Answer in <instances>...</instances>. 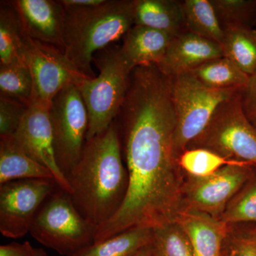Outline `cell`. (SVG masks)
<instances>
[{
  "mask_svg": "<svg viewBox=\"0 0 256 256\" xmlns=\"http://www.w3.org/2000/svg\"><path fill=\"white\" fill-rule=\"evenodd\" d=\"M66 178L74 205L96 228L117 213L127 193L128 174L114 121L86 141L80 160Z\"/></svg>",
  "mask_w": 256,
  "mask_h": 256,
  "instance_id": "cell-1",
  "label": "cell"
},
{
  "mask_svg": "<svg viewBox=\"0 0 256 256\" xmlns=\"http://www.w3.org/2000/svg\"><path fill=\"white\" fill-rule=\"evenodd\" d=\"M64 6V54L78 72L94 78V55L124 38L134 26V0H106L88 8Z\"/></svg>",
  "mask_w": 256,
  "mask_h": 256,
  "instance_id": "cell-2",
  "label": "cell"
},
{
  "mask_svg": "<svg viewBox=\"0 0 256 256\" xmlns=\"http://www.w3.org/2000/svg\"><path fill=\"white\" fill-rule=\"evenodd\" d=\"M92 63L99 75L77 86L88 114L86 141L106 130L117 118L126 99L133 67L120 46L111 44L99 50Z\"/></svg>",
  "mask_w": 256,
  "mask_h": 256,
  "instance_id": "cell-3",
  "label": "cell"
},
{
  "mask_svg": "<svg viewBox=\"0 0 256 256\" xmlns=\"http://www.w3.org/2000/svg\"><path fill=\"white\" fill-rule=\"evenodd\" d=\"M96 230L68 192L57 186L37 210L30 233L44 246L68 256L94 244Z\"/></svg>",
  "mask_w": 256,
  "mask_h": 256,
  "instance_id": "cell-4",
  "label": "cell"
},
{
  "mask_svg": "<svg viewBox=\"0 0 256 256\" xmlns=\"http://www.w3.org/2000/svg\"><path fill=\"white\" fill-rule=\"evenodd\" d=\"M195 148L256 168V128L242 108L240 90L220 104L204 130L186 150Z\"/></svg>",
  "mask_w": 256,
  "mask_h": 256,
  "instance_id": "cell-5",
  "label": "cell"
},
{
  "mask_svg": "<svg viewBox=\"0 0 256 256\" xmlns=\"http://www.w3.org/2000/svg\"><path fill=\"white\" fill-rule=\"evenodd\" d=\"M168 78L176 116L174 150L178 160L188 144L204 130L220 104L239 90L210 88L190 72Z\"/></svg>",
  "mask_w": 256,
  "mask_h": 256,
  "instance_id": "cell-6",
  "label": "cell"
},
{
  "mask_svg": "<svg viewBox=\"0 0 256 256\" xmlns=\"http://www.w3.org/2000/svg\"><path fill=\"white\" fill-rule=\"evenodd\" d=\"M50 116L56 160L66 178L82 156L88 128L86 107L76 86L66 87L55 96Z\"/></svg>",
  "mask_w": 256,
  "mask_h": 256,
  "instance_id": "cell-7",
  "label": "cell"
},
{
  "mask_svg": "<svg viewBox=\"0 0 256 256\" xmlns=\"http://www.w3.org/2000/svg\"><path fill=\"white\" fill-rule=\"evenodd\" d=\"M22 57L30 69L33 82L32 102L46 108L50 109L55 96L66 87L77 86L84 79L90 78L78 72L63 50L34 40L24 32Z\"/></svg>",
  "mask_w": 256,
  "mask_h": 256,
  "instance_id": "cell-8",
  "label": "cell"
},
{
  "mask_svg": "<svg viewBox=\"0 0 256 256\" xmlns=\"http://www.w3.org/2000/svg\"><path fill=\"white\" fill-rule=\"evenodd\" d=\"M252 165H228L204 178L188 176L182 188V208L220 218L229 202L252 178Z\"/></svg>",
  "mask_w": 256,
  "mask_h": 256,
  "instance_id": "cell-9",
  "label": "cell"
},
{
  "mask_svg": "<svg viewBox=\"0 0 256 256\" xmlns=\"http://www.w3.org/2000/svg\"><path fill=\"white\" fill-rule=\"evenodd\" d=\"M58 186L52 180H18L0 184V232L10 238L30 233L46 197Z\"/></svg>",
  "mask_w": 256,
  "mask_h": 256,
  "instance_id": "cell-10",
  "label": "cell"
},
{
  "mask_svg": "<svg viewBox=\"0 0 256 256\" xmlns=\"http://www.w3.org/2000/svg\"><path fill=\"white\" fill-rule=\"evenodd\" d=\"M8 138L26 156L48 168L58 186L70 194L68 180L56 160L50 109L32 102L16 132Z\"/></svg>",
  "mask_w": 256,
  "mask_h": 256,
  "instance_id": "cell-11",
  "label": "cell"
},
{
  "mask_svg": "<svg viewBox=\"0 0 256 256\" xmlns=\"http://www.w3.org/2000/svg\"><path fill=\"white\" fill-rule=\"evenodd\" d=\"M28 36L64 52V6L54 0L10 1Z\"/></svg>",
  "mask_w": 256,
  "mask_h": 256,
  "instance_id": "cell-12",
  "label": "cell"
},
{
  "mask_svg": "<svg viewBox=\"0 0 256 256\" xmlns=\"http://www.w3.org/2000/svg\"><path fill=\"white\" fill-rule=\"evenodd\" d=\"M222 46L190 32L174 37L156 66L166 76L188 73L208 60L223 56Z\"/></svg>",
  "mask_w": 256,
  "mask_h": 256,
  "instance_id": "cell-13",
  "label": "cell"
},
{
  "mask_svg": "<svg viewBox=\"0 0 256 256\" xmlns=\"http://www.w3.org/2000/svg\"><path fill=\"white\" fill-rule=\"evenodd\" d=\"M174 222L186 234L194 256H223L230 225L208 214L188 208H182Z\"/></svg>",
  "mask_w": 256,
  "mask_h": 256,
  "instance_id": "cell-14",
  "label": "cell"
},
{
  "mask_svg": "<svg viewBox=\"0 0 256 256\" xmlns=\"http://www.w3.org/2000/svg\"><path fill=\"white\" fill-rule=\"evenodd\" d=\"M174 37L168 34L134 25L124 36L121 52L133 68L158 65Z\"/></svg>",
  "mask_w": 256,
  "mask_h": 256,
  "instance_id": "cell-15",
  "label": "cell"
},
{
  "mask_svg": "<svg viewBox=\"0 0 256 256\" xmlns=\"http://www.w3.org/2000/svg\"><path fill=\"white\" fill-rule=\"evenodd\" d=\"M134 25L173 37L188 32L182 1L176 0H134Z\"/></svg>",
  "mask_w": 256,
  "mask_h": 256,
  "instance_id": "cell-16",
  "label": "cell"
},
{
  "mask_svg": "<svg viewBox=\"0 0 256 256\" xmlns=\"http://www.w3.org/2000/svg\"><path fill=\"white\" fill-rule=\"evenodd\" d=\"M18 180L55 178L48 168L26 156L10 138L0 137V184Z\"/></svg>",
  "mask_w": 256,
  "mask_h": 256,
  "instance_id": "cell-17",
  "label": "cell"
},
{
  "mask_svg": "<svg viewBox=\"0 0 256 256\" xmlns=\"http://www.w3.org/2000/svg\"><path fill=\"white\" fill-rule=\"evenodd\" d=\"M154 230L136 227L124 230L100 242H94L68 256H134L152 245Z\"/></svg>",
  "mask_w": 256,
  "mask_h": 256,
  "instance_id": "cell-18",
  "label": "cell"
},
{
  "mask_svg": "<svg viewBox=\"0 0 256 256\" xmlns=\"http://www.w3.org/2000/svg\"><path fill=\"white\" fill-rule=\"evenodd\" d=\"M190 73L206 87L216 90H242L249 78L236 64L224 56L208 60Z\"/></svg>",
  "mask_w": 256,
  "mask_h": 256,
  "instance_id": "cell-19",
  "label": "cell"
},
{
  "mask_svg": "<svg viewBox=\"0 0 256 256\" xmlns=\"http://www.w3.org/2000/svg\"><path fill=\"white\" fill-rule=\"evenodd\" d=\"M222 50L248 76L256 72V30L246 26L224 28Z\"/></svg>",
  "mask_w": 256,
  "mask_h": 256,
  "instance_id": "cell-20",
  "label": "cell"
},
{
  "mask_svg": "<svg viewBox=\"0 0 256 256\" xmlns=\"http://www.w3.org/2000/svg\"><path fill=\"white\" fill-rule=\"evenodd\" d=\"M188 32L222 44L224 31L210 0L182 1Z\"/></svg>",
  "mask_w": 256,
  "mask_h": 256,
  "instance_id": "cell-21",
  "label": "cell"
},
{
  "mask_svg": "<svg viewBox=\"0 0 256 256\" xmlns=\"http://www.w3.org/2000/svg\"><path fill=\"white\" fill-rule=\"evenodd\" d=\"M24 30L21 20L11 2L0 6V65L22 60Z\"/></svg>",
  "mask_w": 256,
  "mask_h": 256,
  "instance_id": "cell-22",
  "label": "cell"
},
{
  "mask_svg": "<svg viewBox=\"0 0 256 256\" xmlns=\"http://www.w3.org/2000/svg\"><path fill=\"white\" fill-rule=\"evenodd\" d=\"M0 96L30 106L33 96L31 74L24 60L0 65Z\"/></svg>",
  "mask_w": 256,
  "mask_h": 256,
  "instance_id": "cell-23",
  "label": "cell"
},
{
  "mask_svg": "<svg viewBox=\"0 0 256 256\" xmlns=\"http://www.w3.org/2000/svg\"><path fill=\"white\" fill-rule=\"evenodd\" d=\"M178 161L180 169L194 178L210 176L228 165L248 164L226 159L213 152L202 148L186 150L178 156Z\"/></svg>",
  "mask_w": 256,
  "mask_h": 256,
  "instance_id": "cell-24",
  "label": "cell"
},
{
  "mask_svg": "<svg viewBox=\"0 0 256 256\" xmlns=\"http://www.w3.org/2000/svg\"><path fill=\"white\" fill-rule=\"evenodd\" d=\"M222 28L256 26V0H210Z\"/></svg>",
  "mask_w": 256,
  "mask_h": 256,
  "instance_id": "cell-25",
  "label": "cell"
},
{
  "mask_svg": "<svg viewBox=\"0 0 256 256\" xmlns=\"http://www.w3.org/2000/svg\"><path fill=\"white\" fill-rule=\"evenodd\" d=\"M156 256H194L190 240L176 222L153 229Z\"/></svg>",
  "mask_w": 256,
  "mask_h": 256,
  "instance_id": "cell-26",
  "label": "cell"
},
{
  "mask_svg": "<svg viewBox=\"0 0 256 256\" xmlns=\"http://www.w3.org/2000/svg\"><path fill=\"white\" fill-rule=\"evenodd\" d=\"M220 220L228 225L256 223V178L250 180L229 202Z\"/></svg>",
  "mask_w": 256,
  "mask_h": 256,
  "instance_id": "cell-27",
  "label": "cell"
},
{
  "mask_svg": "<svg viewBox=\"0 0 256 256\" xmlns=\"http://www.w3.org/2000/svg\"><path fill=\"white\" fill-rule=\"evenodd\" d=\"M28 107L0 96V137H11L14 134Z\"/></svg>",
  "mask_w": 256,
  "mask_h": 256,
  "instance_id": "cell-28",
  "label": "cell"
},
{
  "mask_svg": "<svg viewBox=\"0 0 256 256\" xmlns=\"http://www.w3.org/2000/svg\"><path fill=\"white\" fill-rule=\"evenodd\" d=\"M229 256H256V234L234 238Z\"/></svg>",
  "mask_w": 256,
  "mask_h": 256,
  "instance_id": "cell-29",
  "label": "cell"
},
{
  "mask_svg": "<svg viewBox=\"0 0 256 256\" xmlns=\"http://www.w3.org/2000/svg\"><path fill=\"white\" fill-rule=\"evenodd\" d=\"M240 96L246 116L256 114V72L249 76L246 85L240 90Z\"/></svg>",
  "mask_w": 256,
  "mask_h": 256,
  "instance_id": "cell-30",
  "label": "cell"
},
{
  "mask_svg": "<svg viewBox=\"0 0 256 256\" xmlns=\"http://www.w3.org/2000/svg\"><path fill=\"white\" fill-rule=\"evenodd\" d=\"M36 250L28 242H12L0 246V256H33Z\"/></svg>",
  "mask_w": 256,
  "mask_h": 256,
  "instance_id": "cell-31",
  "label": "cell"
},
{
  "mask_svg": "<svg viewBox=\"0 0 256 256\" xmlns=\"http://www.w3.org/2000/svg\"><path fill=\"white\" fill-rule=\"evenodd\" d=\"M106 0H60L64 6L88 8L102 4Z\"/></svg>",
  "mask_w": 256,
  "mask_h": 256,
  "instance_id": "cell-32",
  "label": "cell"
},
{
  "mask_svg": "<svg viewBox=\"0 0 256 256\" xmlns=\"http://www.w3.org/2000/svg\"><path fill=\"white\" fill-rule=\"evenodd\" d=\"M134 256H154L152 244L144 248L142 250H140Z\"/></svg>",
  "mask_w": 256,
  "mask_h": 256,
  "instance_id": "cell-33",
  "label": "cell"
},
{
  "mask_svg": "<svg viewBox=\"0 0 256 256\" xmlns=\"http://www.w3.org/2000/svg\"><path fill=\"white\" fill-rule=\"evenodd\" d=\"M247 117L248 118L250 122L254 124V127L256 128V114H249V116H247Z\"/></svg>",
  "mask_w": 256,
  "mask_h": 256,
  "instance_id": "cell-34",
  "label": "cell"
},
{
  "mask_svg": "<svg viewBox=\"0 0 256 256\" xmlns=\"http://www.w3.org/2000/svg\"><path fill=\"white\" fill-rule=\"evenodd\" d=\"M33 256H47L46 252L42 248H37L36 254Z\"/></svg>",
  "mask_w": 256,
  "mask_h": 256,
  "instance_id": "cell-35",
  "label": "cell"
}]
</instances>
